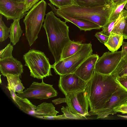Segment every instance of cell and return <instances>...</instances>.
Instances as JSON below:
<instances>
[{"instance_id": "cell-9", "label": "cell", "mask_w": 127, "mask_h": 127, "mask_svg": "<svg viewBox=\"0 0 127 127\" xmlns=\"http://www.w3.org/2000/svg\"><path fill=\"white\" fill-rule=\"evenodd\" d=\"M65 96L66 103L71 112L85 117L90 116L88 111L89 105L85 90L69 93Z\"/></svg>"}, {"instance_id": "cell-5", "label": "cell", "mask_w": 127, "mask_h": 127, "mask_svg": "<svg viewBox=\"0 0 127 127\" xmlns=\"http://www.w3.org/2000/svg\"><path fill=\"white\" fill-rule=\"evenodd\" d=\"M23 59L30 72V76L38 79L52 75L49 59L44 52L31 49L23 55Z\"/></svg>"}, {"instance_id": "cell-20", "label": "cell", "mask_w": 127, "mask_h": 127, "mask_svg": "<svg viewBox=\"0 0 127 127\" xmlns=\"http://www.w3.org/2000/svg\"><path fill=\"white\" fill-rule=\"evenodd\" d=\"M83 44L81 41L71 40L64 48L61 60L68 57L76 53L81 49Z\"/></svg>"}, {"instance_id": "cell-24", "label": "cell", "mask_w": 127, "mask_h": 127, "mask_svg": "<svg viewBox=\"0 0 127 127\" xmlns=\"http://www.w3.org/2000/svg\"><path fill=\"white\" fill-rule=\"evenodd\" d=\"M49 1L51 3L59 9L72 5L78 6L74 0H49Z\"/></svg>"}, {"instance_id": "cell-41", "label": "cell", "mask_w": 127, "mask_h": 127, "mask_svg": "<svg viewBox=\"0 0 127 127\" xmlns=\"http://www.w3.org/2000/svg\"><path fill=\"white\" fill-rule=\"evenodd\" d=\"M112 0V1H113L114 2H115V1H116L117 0Z\"/></svg>"}, {"instance_id": "cell-19", "label": "cell", "mask_w": 127, "mask_h": 127, "mask_svg": "<svg viewBox=\"0 0 127 127\" xmlns=\"http://www.w3.org/2000/svg\"><path fill=\"white\" fill-rule=\"evenodd\" d=\"M123 35H120L111 32L108 40L104 45L112 52L117 51L122 45L123 40Z\"/></svg>"}, {"instance_id": "cell-30", "label": "cell", "mask_w": 127, "mask_h": 127, "mask_svg": "<svg viewBox=\"0 0 127 127\" xmlns=\"http://www.w3.org/2000/svg\"><path fill=\"white\" fill-rule=\"evenodd\" d=\"M115 78L119 85L127 91V75Z\"/></svg>"}, {"instance_id": "cell-36", "label": "cell", "mask_w": 127, "mask_h": 127, "mask_svg": "<svg viewBox=\"0 0 127 127\" xmlns=\"http://www.w3.org/2000/svg\"><path fill=\"white\" fill-rule=\"evenodd\" d=\"M52 102L55 104L57 105L63 102H66V98H59L52 101Z\"/></svg>"}, {"instance_id": "cell-11", "label": "cell", "mask_w": 127, "mask_h": 127, "mask_svg": "<svg viewBox=\"0 0 127 127\" xmlns=\"http://www.w3.org/2000/svg\"><path fill=\"white\" fill-rule=\"evenodd\" d=\"M25 3L11 0H0V13L7 20L22 18L27 12H24Z\"/></svg>"}, {"instance_id": "cell-22", "label": "cell", "mask_w": 127, "mask_h": 127, "mask_svg": "<svg viewBox=\"0 0 127 127\" xmlns=\"http://www.w3.org/2000/svg\"><path fill=\"white\" fill-rule=\"evenodd\" d=\"M79 6L94 7L101 6L109 3L110 0H74Z\"/></svg>"}, {"instance_id": "cell-18", "label": "cell", "mask_w": 127, "mask_h": 127, "mask_svg": "<svg viewBox=\"0 0 127 127\" xmlns=\"http://www.w3.org/2000/svg\"><path fill=\"white\" fill-rule=\"evenodd\" d=\"M20 76L19 75L8 74L6 75L8 82L7 88L9 91L14 90L18 93H21L23 92L25 88L20 79Z\"/></svg>"}, {"instance_id": "cell-26", "label": "cell", "mask_w": 127, "mask_h": 127, "mask_svg": "<svg viewBox=\"0 0 127 127\" xmlns=\"http://www.w3.org/2000/svg\"><path fill=\"white\" fill-rule=\"evenodd\" d=\"M61 110L67 119L80 120L87 119L86 117L75 114L71 112L67 106L65 107L62 106L61 108Z\"/></svg>"}, {"instance_id": "cell-35", "label": "cell", "mask_w": 127, "mask_h": 127, "mask_svg": "<svg viewBox=\"0 0 127 127\" xmlns=\"http://www.w3.org/2000/svg\"><path fill=\"white\" fill-rule=\"evenodd\" d=\"M125 22L123 35L124 39H127V12L125 17Z\"/></svg>"}, {"instance_id": "cell-34", "label": "cell", "mask_w": 127, "mask_h": 127, "mask_svg": "<svg viewBox=\"0 0 127 127\" xmlns=\"http://www.w3.org/2000/svg\"><path fill=\"white\" fill-rule=\"evenodd\" d=\"M39 119L46 120H61L67 119L64 114L56 116H48L40 117Z\"/></svg>"}, {"instance_id": "cell-38", "label": "cell", "mask_w": 127, "mask_h": 127, "mask_svg": "<svg viewBox=\"0 0 127 127\" xmlns=\"http://www.w3.org/2000/svg\"><path fill=\"white\" fill-rule=\"evenodd\" d=\"M122 50L125 51L127 53V42L123 41L122 44Z\"/></svg>"}, {"instance_id": "cell-13", "label": "cell", "mask_w": 127, "mask_h": 127, "mask_svg": "<svg viewBox=\"0 0 127 127\" xmlns=\"http://www.w3.org/2000/svg\"><path fill=\"white\" fill-rule=\"evenodd\" d=\"M99 57L97 54H92L81 64L74 73L84 81L88 82L93 76Z\"/></svg>"}, {"instance_id": "cell-12", "label": "cell", "mask_w": 127, "mask_h": 127, "mask_svg": "<svg viewBox=\"0 0 127 127\" xmlns=\"http://www.w3.org/2000/svg\"><path fill=\"white\" fill-rule=\"evenodd\" d=\"M127 100V91L120 86L112 94L103 108L98 113L97 119H103L114 114V109Z\"/></svg>"}, {"instance_id": "cell-6", "label": "cell", "mask_w": 127, "mask_h": 127, "mask_svg": "<svg viewBox=\"0 0 127 127\" xmlns=\"http://www.w3.org/2000/svg\"><path fill=\"white\" fill-rule=\"evenodd\" d=\"M91 43L84 44L80 50L73 55L51 65L55 73L60 75L74 73L78 66L92 54Z\"/></svg>"}, {"instance_id": "cell-4", "label": "cell", "mask_w": 127, "mask_h": 127, "mask_svg": "<svg viewBox=\"0 0 127 127\" xmlns=\"http://www.w3.org/2000/svg\"><path fill=\"white\" fill-rule=\"evenodd\" d=\"M46 6L45 0L39 1L27 12L23 20L25 26V36L30 46L38 38L44 21Z\"/></svg>"}, {"instance_id": "cell-37", "label": "cell", "mask_w": 127, "mask_h": 127, "mask_svg": "<svg viewBox=\"0 0 127 127\" xmlns=\"http://www.w3.org/2000/svg\"><path fill=\"white\" fill-rule=\"evenodd\" d=\"M127 2V0H117L114 2L115 5L117 6L119 5Z\"/></svg>"}, {"instance_id": "cell-10", "label": "cell", "mask_w": 127, "mask_h": 127, "mask_svg": "<svg viewBox=\"0 0 127 127\" xmlns=\"http://www.w3.org/2000/svg\"><path fill=\"white\" fill-rule=\"evenodd\" d=\"M87 82L74 73L60 75L58 86L65 95L69 93L84 91Z\"/></svg>"}, {"instance_id": "cell-14", "label": "cell", "mask_w": 127, "mask_h": 127, "mask_svg": "<svg viewBox=\"0 0 127 127\" xmlns=\"http://www.w3.org/2000/svg\"><path fill=\"white\" fill-rule=\"evenodd\" d=\"M23 66L20 61L13 56L0 60V71L4 77L7 74L19 75L21 77L23 72Z\"/></svg>"}, {"instance_id": "cell-2", "label": "cell", "mask_w": 127, "mask_h": 127, "mask_svg": "<svg viewBox=\"0 0 127 127\" xmlns=\"http://www.w3.org/2000/svg\"><path fill=\"white\" fill-rule=\"evenodd\" d=\"M57 18L52 11L48 12L43 25L47 36L49 49L56 63L61 60L63 50L71 40L69 37V27Z\"/></svg>"}, {"instance_id": "cell-33", "label": "cell", "mask_w": 127, "mask_h": 127, "mask_svg": "<svg viewBox=\"0 0 127 127\" xmlns=\"http://www.w3.org/2000/svg\"><path fill=\"white\" fill-rule=\"evenodd\" d=\"M100 42L104 44L107 42L109 36L101 33L100 32H96L95 35Z\"/></svg>"}, {"instance_id": "cell-27", "label": "cell", "mask_w": 127, "mask_h": 127, "mask_svg": "<svg viewBox=\"0 0 127 127\" xmlns=\"http://www.w3.org/2000/svg\"><path fill=\"white\" fill-rule=\"evenodd\" d=\"M119 17L116 20L108 21L102 28V31L100 32L103 34L109 36L115 26L119 21Z\"/></svg>"}, {"instance_id": "cell-23", "label": "cell", "mask_w": 127, "mask_h": 127, "mask_svg": "<svg viewBox=\"0 0 127 127\" xmlns=\"http://www.w3.org/2000/svg\"><path fill=\"white\" fill-rule=\"evenodd\" d=\"M110 74L115 78L127 75V55L124 57L117 67Z\"/></svg>"}, {"instance_id": "cell-32", "label": "cell", "mask_w": 127, "mask_h": 127, "mask_svg": "<svg viewBox=\"0 0 127 127\" xmlns=\"http://www.w3.org/2000/svg\"><path fill=\"white\" fill-rule=\"evenodd\" d=\"M39 0H26L24 10V12H27L31 9L32 7L37 3Z\"/></svg>"}, {"instance_id": "cell-25", "label": "cell", "mask_w": 127, "mask_h": 127, "mask_svg": "<svg viewBox=\"0 0 127 127\" xmlns=\"http://www.w3.org/2000/svg\"><path fill=\"white\" fill-rule=\"evenodd\" d=\"M2 16L0 15V42H2L9 36V28L5 24L2 20Z\"/></svg>"}, {"instance_id": "cell-15", "label": "cell", "mask_w": 127, "mask_h": 127, "mask_svg": "<svg viewBox=\"0 0 127 127\" xmlns=\"http://www.w3.org/2000/svg\"><path fill=\"white\" fill-rule=\"evenodd\" d=\"M10 96L19 109L25 113L33 116L37 106L33 104L27 98L18 96L14 90L9 91Z\"/></svg>"}, {"instance_id": "cell-31", "label": "cell", "mask_w": 127, "mask_h": 127, "mask_svg": "<svg viewBox=\"0 0 127 127\" xmlns=\"http://www.w3.org/2000/svg\"><path fill=\"white\" fill-rule=\"evenodd\" d=\"M114 114L118 112L127 114V100L119 106L114 108Z\"/></svg>"}, {"instance_id": "cell-1", "label": "cell", "mask_w": 127, "mask_h": 127, "mask_svg": "<svg viewBox=\"0 0 127 127\" xmlns=\"http://www.w3.org/2000/svg\"><path fill=\"white\" fill-rule=\"evenodd\" d=\"M120 87L113 76L100 74L95 70L85 90L90 109L89 112L97 115Z\"/></svg>"}, {"instance_id": "cell-29", "label": "cell", "mask_w": 127, "mask_h": 127, "mask_svg": "<svg viewBox=\"0 0 127 127\" xmlns=\"http://www.w3.org/2000/svg\"><path fill=\"white\" fill-rule=\"evenodd\" d=\"M126 2L122 3L117 6L111 14L108 21L115 20L118 18Z\"/></svg>"}, {"instance_id": "cell-40", "label": "cell", "mask_w": 127, "mask_h": 127, "mask_svg": "<svg viewBox=\"0 0 127 127\" xmlns=\"http://www.w3.org/2000/svg\"><path fill=\"white\" fill-rule=\"evenodd\" d=\"M125 7L126 9L127 10V2L125 5Z\"/></svg>"}, {"instance_id": "cell-7", "label": "cell", "mask_w": 127, "mask_h": 127, "mask_svg": "<svg viewBox=\"0 0 127 127\" xmlns=\"http://www.w3.org/2000/svg\"><path fill=\"white\" fill-rule=\"evenodd\" d=\"M127 55L126 52L122 50L114 52L108 51L105 52L97 60L95 70L100 74H110Z\"/></svg>"}, {"instance_id": "cell-21", "label": "cell", "mask_w": 127, "mask_h": 127, "mask_svg": "<svg viewBox=\"0 0 127 127\" xmlns=\"http://www.w3.org/2000/svg\"><path fill=\"white\" fill-rule=\"evenodd\" d=\"M20 19L13 20L9 28V37L10 42L14 45L19 42L23 32L20 24Z\"/></svg>"}, {"instance_id": "cell-28", "label": "cell", "mask_w": 127, "mask_h": 127, "mask_svg": "<svg viewBox=\"0 0 127 127\" xmlns=\"http://www.w3.org/2000/svg\"><path fill=\"white\" fill-rule=\"evenodd\" d=\"M10 43L8 44L3 49L0 51V60L12 56V52L13 47Z\"/></svg>"}, {"instance_id": "cell-16", "label": "cell", "mask_w": 127, "mask_h": 127, "mask_svg": "<svg viewBox=\"0 0 127 127\" xmlns=\"http://www.w3.org/2000/svg\"><path fill=\"white\" fill-rule=\"evenodd\" d=\"M56 15L64 19L66 22H70L74 24L81 30L85 31L93 29H100L101 28L97 24L86 20L73 18L63 14L58 13Z\"/></svg>"}, {"instance_id": "cell-17", "label": "cell", "mask_w": 127, "mask_h": 127, "mask_svg": "<svg viewBox=\"0 0 127 127\" xmlns=\"http://www.w3.org/2000/svg\"><path fill=\"white\" fill-rule=\"evenodd\" d=\"M59 112L52 103L43 102L37 106L32 116L40 118L44 116H56Z\"/></svg>"}, {"instance_id": "cell-3", "label": "cell", "mask_w": 127, "mask_h": 127, "mask_svg": "<svg viewBox=\"0 0 127 127\" xmlns=\"http://www.w3.org/2000/svg\"><path fill=\"white\" fill-rule=\"evenodd\" d=\"M116 7L114 2L110 0L106 5L96 7L72 5L57 9L54 5H52L51 8L56 15L63 14L73 18L86 20L102 28L108 22L111 14Z\"/></svg>"}, {"instance_id": "cell-8", "label": "cell", "mask_w": 127, "mask_h": 127, "mask_svg": "<svg viewBox=\"0 0 127 127\" xmlns=\"http://www.w3.org/2000/svg\"><path fill=\"white\" fill-rule=\"evenodd\" d=\"M58 93L53 85L47 84L43 79L41 83L33 82L29 87L21 93L16 94L18 96L28 99L40 100L48 99L57 96Z\"/></svg>"}, {"instance_id": "cell-39", "label": "cell", "mask_w": 127, "mask_h": 127, "mask_svg": "<svg viewBox=\"0 0 127 127\" xmlns=\"http://www.w3.org/2000/svg\"><path fill=\"white\" fill-rule=\"evenodd\" d=\"M12 1L19 2H23L25 3L26 0H11Z\"/></svg>"}]
</instances>
